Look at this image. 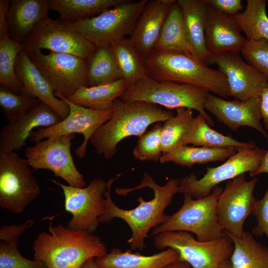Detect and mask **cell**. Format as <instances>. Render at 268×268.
I'll return each instance as SVG.
<instances>
[{
	"instance_id": "1",
	"label": "cell",
	"mask_w": 268,
	"mask_h": 268,
	"mask_svg": "<svg viewBox=\"0 0 268 268\" xmlns=\"http://www.w3.org/2000/svg\"><path fill=\"white\" fill-rule=\"evenodd\" d=\"M121 175V174H119L107 181V189L104 194V211L99 217V221L100 223H105L116 218L122 219L132 231V236L127 241L131 249L142 250L145 248L144 241L149 231L166 220L168 215L166 214L164 211L171 203L174 196L178 193L179 179L172 178L165 185L160 186L148 173L144 172L138 185L131 188H118L115 190V192L119 196L126 197L134 191L148 188L153 191V198L146 201L139 197L137 199L139 204L136 207L132 209H124L118 206L111 197L112 185Z\"/></svg>"
},
{
	"instance_id": "2",
	"label": "cell",
	"mask_w": 268,
	"mask_h": 268,
	"mask_svg": "<svg viewBox=\"0 0 268 268\" xmlns=\"http://www.w3.org/2000/svg\"><path fill=\"white\" fill-rule=\"evenodd\" d=\"M110 119L92 136L89 141L98 155L106 159L112 158L117 152V145L130 136L139 137L148 127L165 122L175 115L170 110L143 101L126 102L116 99L113 105Z\"/></svg>"
},
{
	"instance_id": "3",
	"label": "cell",
	"mask_w": 268,
	"mask_h": 268,
	"mask_svg": "<svg viewBox=\"0 0 268 268\" xmlns=\"http://www.w3.org/2000/svg\"><path fill=\"white\" fill-rule=\"evenodd\" d=\"M32 249L34 259L43 262L47 268H81L89 259L107 253L99 236L52 223L49 232L38 235Z\"/></svg>"
},
{
	"instance_id": "4",
	"label": "cell",
	"mask_w": 268,
	"mask_h": 268,
	"mask_svg": "<svg viewBox=\"0 0 268 268\" xmlns=\"http://www.w3.org/2000/svg\"><path fill=\"white\" fill-rule=\"evenodd\" d=\"M143 61L149 78L197 86L222 98L229 96L227 79L219 70L188 55L154 50Z\"/></svg>"
},
{
	"instance_id": "5",
	"label": "cell",
	"mask_w": 268,
	"mask_h": 268,
	"mask_svg": "<svg viewBox=\"0 0 268 268\" xmlns=\"http://www.w3.org/2000/svg\"><path fill=\"white\" fill-rule=\"evenodd\" d=\"M209 93L197 86L157 80L147 76L129 85L119 98L126 102L145 101L168 109L185 108L195 110L205 117L210 126L214 123L204 108Z\"/></svg>"
},
{
	"instance_id": "6",
	"label": "cell",
	"mask_w": 268,
	"mask_h": 268,
	"mask_svg": "<svg viewBox=\"0 0 268 268\" xmlns=\"http://www.w3.org/2000/svg\"><path fill=\"white\" fill-rule=\"evenodd\" d=\"M222 188L215 186L207 196L195 199L184 195L181 208L161 225L152 229L151 235L166 231H183L195 234L201 241H210L226 235L219 224L216 211Z\"/></svg>"
},
{
	"instance_id": "7",
	"label": "cell",
	"mask_w": 268,
	"mask_h": 268,
	"mask_svg": "<svg viewBox=\"0 0 268 268\" xmlns=\"http://www.w3.org/2000/svg\"><path fill=\"white\" fill-rule=\"evenodd\" d=\"M148 0H125L95 17L65 23L96 47L111 45L131 35Z\"/></svg>"
},
{
	"instance_id": "8",
	"label": "cell",
	"mask_w": 268,
	"mask_h": 268,
	"mask_svg": "<svg viewBox=\"0 0 268 268\" xmlns=\"http://www.w3.org/2000/svg\"><path fill=\"white\" fill-rule=\"evenodd\" d=\"M153 243L158 250L172 248L176 250L179 260L187 262L193 268H217L230 260L234 250L233 241L227 235L204 242L196 239L188 232L166 231L155 235Z\"/></svg>"
},
{
	"instance_id": "9",
	"label": "cell",
	"mask_w": 268,
	"mask_h": 268,
	"mask_svg": "<svg viewBox=\"0 0 268 268\" xmlns=\"http://www.w3.org/2000/svg\"><path fill=\"white\" fill-rule=\"evenodd\" d=\"M26 159L0 150V207L15 214L24 211L40 193Z\"/></svg>"
},
{
	"instance_id": "10",
	"label": "cell",
	"mask_w": 268,
	"mask_h": 268,
	"mask_svg": "<svg viewBox=\"0 0 268 268\" xmlns=\"http://www.w3.org/2000/svg\"><path fill=\"white\" fill-rule=\"evenodd\" d=\"M237 150L221 165L207 167L205 173L201 178L195 174L180 178L178 193L188 195L195 199L204 198L219 184L246 172L251 174L255 171L267 152L266 149L258 147Z\"/></svg>"
},
{
	"instance_id": "11",
	"label": "cell",
	"mask_w": 268,
	"mask_h": 268,
	"mask_svg": "<svg viewBox=\"0 0 268 268\" xmlns=\"http://www.w3.org/2000/svg\"><path fill=\"white\" fill-rule=\"evenodd\" d=\"M74 136L73 134L57 135L27 147L25 157L29 166L34 170H50L69 186L86 187L84 177L77 169L71 155V140Z\"/></svg>"
},
{
	"instance_id": "12",
	"label": "cell",
	"mask_w": 268,
	"mask_h": 268,
	"mask_svg": "<svg viewBox=\"0 0 268 268\" xmlns=\"http://www.w3.org/2000/svg\"><path fill=\"white\" fill-rule=\"evenodd\" d=\"M26 52L55 95L68 98L81 87L86 86V60L65 53L51 52L45 55L41 50Z\"/></svg>"
},
{
	"instance_id": "13",
	"label": "cell",
	"mask_w": 268,
	"mask_h": 268,
	"mask_svg": "<svg viewBox=\"0 0 268 268\" xmlns=\"http://www.w3.org/2000/svg\"><path fill=\"white\" fill-rule=\"evenodd\" d=\"M51 181L63 190L65 210L72 215L67 227L89 233L95 232L100 223L99 218L104 211L107 182L98 178L86 187L78 188L53 179Z\"/></svg>"
},
{
	"instance_id": "14",
	"label": "cell",
	"mask_w": 268,
	"mask_h": 268,
	"mask_svg": "<svg viewBox=\"0 0 268 268\" xmlns=\"http://www.w3.org/2000/svg\"><path fill=\"white\" fill-rule=\"evenodd\" d=\"M258 178L246 180L245 174L228 181L217 201L220 225L227 235L241 237L244 224L252 213L256 199L254 190Z\"/></svg>"
},
{
	"instance_id": "15",
	"label": "cell",
	"mask_w": 268,
	"mask_h": 268,
	"mask_svg": "<svg viewBox=\"0 0 268 268\" xmlns=\"http://www.w3.org/2000/svg\"><path fill=\"white\" fill-rule=\"evenodd\" d=\"M23 44L26 51L45 49L86 60L97 47L59 18L49 17L37 24Z\"/></svg>"
},
{
	"instance_id": "16",
	"label": "cell",
	"mask_w": 268,
	"mask_h": 268,
	"mask_svg": "<svg viewBox=\"0 0 268 268\" xmlns=\"http://www.w3.org/2000/svg\"><path fill=\"white\" fill-rule=\"evenodd\" d=\"M66 101L69 108L68 116L58 124L48 128H38L30 135L31 141L37 143L44 138L59 135L80 134L83 135V142L75 150L79 158L84 157L87 143L95 132L111 117L112 107L105 110H95L76 105L64 97L55 95Z\"/></svg>"
},
{
	"instance_id": "17",
	"label": "cell",
	"mask_w": 268,
	"mask_h": 268,
	"mask_svg": "<svg viewBox=\"0 0 268 268\" xmlns=\"http://www.w3.org/2000/svg\"><path fill=\"white\" fill-rule=\"evenodd\" d=\"M239 54L211 55L205 65L217 66L227 79L229 96L241 101L260 97L268 84V78L244 61Z\"/></svg>"
},
{
	"instance_id": "18",
	"label": "cell",
	"mask_w": 268,
	"mask_h": 268,
	"mask_svg": "<svg viewBox=\"0 0 268 268\" xmlns=\"http://www.w3.org/2000/svg\"><path fill=\"white\" fill-rule=\"evenodd\" d=\"M204 108L232 131H237L242 127H248L268 139L267 131L261 124L260 97L246 101L227 100L209 93Z\"/></svg>"
},
{
	"instance_id": "19",
	"label": "cell",
	"mask_w": 268,
	"mask_h": 268,
	"mask_svg": "<svg viewBox=\"0 0 268 268\" xmlns=\"http://www.w3.org/2000/svg\"><path fill=\"white\" fill-rule=\"evenodd\" d=\"M62 119L42 101L16 118L8 121L0 132V150L17 151L36 128H48Z\"/></svg>"
},
{
	"instance_id": "20",
	"label": "cell",
	"mask_w": 268,
	"mask_h": 268,
	"mask_svg": "<svg viewBox=\"0 0 268 268\" xmlns=\"http://www.w3.org/2000/svg\"><path fill=\"white\" fill-rule=\"evenodd\" d=\"M207 5L205 38L208 52L211 56L228 52L240 53L247 39L241 35L236 21L231 16L207 3Z\"/></svg>"
},
{
	"instance_id": "21",
	"label": "cell",
	"mask_w": 268,
	"mask_h": 268,
	"mask_svg": "<svg viewBox=\"0 0 268 268\" xmlns=\"http://www.w3.org/2000/svg\"><path fill=\"white\" fill-rule=\"evenodd\" d=\"M16 75L23 85L21 93L38 99L49 106L63 120L69 113L67 103L59 99L47 81L36 67L23 48L15 62Z\"/></svg>"
},
{
	"instance_id": "22",
	"label": "cell",
	"mask_w": 268,
	"mask_h": 268,
	"mask_svg": "<svg viewBox=\"0 0 268 268\" xmlns=\"http://www.w3.org/2000/svg\"><path fill=\"white\" fill-rule=\"evenodd\" d=\"M176 0H148L129 37L143 59L154 50L163 24Z\"/></svg>"
},
{
	"instance_id": "23",
	"label": "cell",
	"mask_w": 268,
	"mask_h": 268,
	"mask_svg": "<svg viewBox=\"0 0 268 268\" xmlns=\"http://www.w3.org/2000/svg\"><path fill=\"white\" fill-rule=\"evenodd\" d=\"M48 0H12L6 20L10 37L23 44L41 21L48 17Z\"/></svg>"
},
{
	"instance_id": "24",
	"label": "cell",
	"mask_w": 268,
	"mask_h": 268,
	"mask_svg": "<svg viewBox=\"0 0 268 268\" xmlns=\"http://www.w3.org/2000/svg\"><path fill=\"white\" fill-rule=\"evenodd\" d=\"M183 15L186 37L195 58L205 64L211 56L205 43L207 5L205 0H177Z\"/></svg>"
},
{
	"instance_id": "25",
	"label": "cell",
	"mask_w": 268,
	"mask_h": 268,
	"mask_svg": "<svg viewBox=\"0 0 268 268\" xmlns=\"http://www.w3.org/2000/svg\"><path fill=\"white\" fill-rule=\"evenodd\" d=\"M95 260L103 268H165L179 261V255L172 248L145 256L129 250L123 252L121 249L115 248Z\"/></svg>"
},
{
	"instance_id": "26",
	"label": "cell",
	"mask_w": 268,
	"mask_h": 268,
	"mask_svg": "<svg viewBox=\"0 0 268 268\" xmlns=\"http://www.w3.org/2000/svg\"><path fill=\"white\" fill-rule=\"evenodd\" d=\"M125 0H48L49 9L60 14L67 23H76L95 17Z\"/></svg>"
},
{
	"instance_id": "27",
	"label": "cell",
	"mask_w": 268,
	"mask_h": 268,
	"mask_svg": "<svg viewBox=\"0 0 268 268\" xmlns=\"http://www.w3.org/2000/svg\"><path fill=\"white\" fill-rule=\"evenodd\" d=\"M154 50L180 52L195 58L186 37L182 10L177 0L164 20Z\"/></svg>"
},
{
	"instance_id": "28",
	"label": "cell",
	"mask_w": 268,
	"mask_h": 268,
	"mask_svg": "<svg viewBox=\"0 0 268 268\" xmlns=\"http://www.w3.org/2000/svg\"><path fill=\"white\" fill-rule=\"evenodd\" d=\"M188 144L214 148L233 147L237 149L258 147L253 141H240L230 135H224L211 129L205 117L201 114L194 117L184 142V145Z\"/></svg>"
},
{
	"instance_id": "29",
	"label": "cell",
	"mask_w": 268,
	"mask_h": 268,
	"mask_svg": "<svg viewBox=\"0 0 268 268\" xmlns=\"http://www.w3.org/2000/svg\"><path fill=\"white\" fill-rule=\"evenodd\" d=\"M233 147L214 148L184 145L163 154L161 163L172 162L182 167L191 168L196 164L224 161L237 152Z\"/></svg>"
},
{
	"instance_id": "30",
	"label": "cell",
	"mask_w": 268,
	"mask_h": 268,
	"mask_svg": "<svg viewBox=\"0 0 268 268\" xmlns=\"http://www.w3.org/2000/svg\"><path fill=\"white\" fill-rule=\"evenodd\" d=\"M128 85L122 79L93 87L82 86L67 98L79 106L95 110L111 108L114 101L121 97Z\"/></svg>"
},
{
	"instance_id": "31",
	"label": "cell",
	"mask_w": 268,
	"mask_h": 268,
	"mask_svg": "<svg viewBox=\"0 0 268 268\" xmlns=\"http://www.w3.org/2000/svg\"><path fill=\"white\" fill-rule=\"evenodd\" d=\"M121 79L111 45L97 47L86 60V86L106 84Z\"/></svg>"
},
{
	"instance_id": "32",
	"label": "cell",
	"mask_w": 268,
	"mask_h": 268,
	"mask_svg": "<svg viewBox=\"0 0 268 268\" xmlns=\"http://www.w3.org/2000/svg\"><path fill=\"white\" fill-rule=\"evenodd\" d=\"M227 235L234 245L230 259L233 268H268V247L257 241L251 233L244 231L241 237Z\"/></svg>"
},
{
	"instance_id": "33",
	"label": "cell",
	"mask_w": 268,
	"mask_h": 268,
	"mask_svg": "<svg viewBox=\"0 0 268 268\" xmlns=\"http://www.w3.org/2000/svg\"><path fill=\"white\" fill-rule=\"evenodd\" d=\"M111 47L121 78L128 85L147 77L143 58L129 37Z\"/></svg>"
},
{
	"instance_id": "34",
	"label": "cell",
	"mask_w": 268,
	"mask_h": 268,
	"mask_svg": "<svg viewBox=\"0 0 268 268\" xmlns=\"http://www.w3.org/2000/svg\"><path fill=\"white\" fill-rule=\"evenodd\" d=\"M267 0H247L246 9L231 16L247 40L265 39L268 41Z\"/></svg>"
},
{
	"instance_id": "35",
	"label": "cell",
	"mask_w": 268,
	"mask_h": 268,
	"mask_svg": "<svg viewBox=\"0 0 268 268\" xmlns=\"http://www.w3.org/2000/svg\"><path fill=\"white\" fill-rule=\"evenodd\" d=\"M176 114L165 121L162 125L161 147L162 154L179 146H184L194 117L192 110L179 108Z\"/></svg>"
},
{
	"instance_id": "36",
	"label": "cell",
	"mask_w": 268,
	"mask_h": 268,
	"mask_svg": "<svg viewBox=\"0 0 268 268\" xmlns=\"http://www.w3.org/2000/svg\"><path fill=\"white\" fill-rule=\"evenodd\" d=\"M22 44L12 39L9 35L0 36V84L16 93H21L23 85L15 70V62Z\"/></svg>"
},
{
	"instance_id": "37",
	"label": "cell",
	"mask_w": 268,
	"mask_h": 268,
	"mask_svg": "<svg viewBox=\"0 0 268 268\" xmlns=\"http://www.w3.org/2000/svg\"><path fill=\"white\" fill-rule=\"evenodd\" d=\"M40 100L27 94L16 93L0 86V106L8 121L20 116L36 106Z\"/></svg>"
},
{
	"instance_id": "38",
	"label": "cell",
	"mask_w": 268,
	"mask_h": 268,
	"mask_svg": "<svg viewBox=\"0 0 268 268\" xmlns=\"http://www.w3.org/2000/svg\"><path fill=\"white\" fill-rule=\"evenodd\" d=\"M162 124L157 123L150 130L139 137L133 149L135 159L142 161H159L162 155L161 135Z\"/></svg>"
},
{
	"instance_id": "39",
	"label": "cell",
	"mask_w": 268,
	"mask_h": 268,
	"mask_svg": "<svg viewBox=\"0 0 268 268\" xmlns=\"http://www.w3.org/2000/svg\"><path fill=\"white\" fill-rule=\"evenodd\" d=\"M18 242L0 241V268H47L40 261L23 257L18 249Z\"/></svg>"
},
{
	"instance_id": "40",
	"label": "cell",
	"mask_w": 268,
	"mask_h": 268,
	"mask_svg": "<svg viewBox=\"0 0 268 268\" xmlns=\"http://www.w3.org/2000/svg\"><path fill=\"white\" fill-rule=\"evenodd\" d=\"M247 62L268 78V41L247 40L240 52Z\"/></svg>"
},
{
	"instance_id": "41",
	"label": "cell",
	"mask_w": 268,
	"mask_h": 268,
	"mask_svg": "<svg viewBox=\"0 0 268 268\" xmlns=\"http://www.w3.org/2000/svg\"><path fill=\"white\" fill-rule=\"evenodd\" d=\"M252 214L257 222L252 230L253 234L257 236L265 235L268 240V188L262 199H256Z\"/></svg>"
},
{
	"instance_id": "42",
	"label": "cell",
	"mask_w": 268,
	"mask_h": 268,
	"mask_svg": "<svg viewBox=\"0 0 268 268\" xmlns=\"http://www.w3.org/2000/svg\"><path fill=\"white\" fill-rule=\"evenodd\" d=\"M33 223L32 219H28L22 224L2 226L0 228V239L11 242H18L20 235Z\"/></svg>"
},
{
	"instance_id": "43",
	"label": "cell",
	"mask_w": 268,
	"mask_h": 268,
	"mask_svg": "<svg viewBox=\"0 0 268 268\" xmlns=\"http://www.w3.org/2000/svg\"><path fill=\"white\" fill-rule=\"evenodd\" d=\"M205 1L219 11L231 16L239 13L244 7L241 0H205Z\"/></svg>"
},
{
	"instance_id": "44",
	"label": "cell",
	"mask_w": 268,
	"mask_h": 268,
	"mask_svg": "<svg viewBox=\"0 0 268 268\" xmlns=\"http://www.w3.org/2000/svg\"><path fill=\"white\" fill-rule=\"evenodd\" d=\"M10 0H0V36L9 35L6 17Z\"/></svg>"
},
{
	"instance_id": "45",
	"label": "cell",
	"mask_w": 268,
	"mask_h": 268,
	"mask_svg": "<svg viewBox=\"0 0 268 268\" xmlns=\"http://www.w3.org/2000/svg\"><path fill=\"white\" fill-rule=\"evenodd\" d=\"M261 111L264 127L268 130V84L261 95Z\"/></svg>"
},
{
	"instance_id": "46",
	"label": "cell",
	"mask_w": 268,
	"mask_h": 268,
	"mask_svg": "<svg viewBox=\"0 0 268 268\" xmlns=\"http://www.w3.org/2000/svg\"><path fill=\"white\" fill-rule=\"evenodd\" d=\"M263 173H268V150H267V152L259 168L255 171L249 174L250 177H254Z\"/></svg>"
},
{
	"instance_id": "47",
	"label": "cell",
	"mask_w": 268,
	"mask_h": 268,
	"mask_svg": "<svg viewBox=\"0 0 268 268\" xmlns=\"http://www.w3.org/2000/svg\"><path fill=\"white\" fill-rule=\"evenodd\" d=\"M95 258H91L87 260L82 265L81 268H103L96 262Z\"/></svg>"
},
{
	"instance_id": "48",
	"label": "cell",
	"mask_w": 268,
	"mask_h": 268,
	"mask_svg": "<svg viewBox=\"0 0 268 268\" xmlns=\"http://www.w3.org/2000/svg\"><path fill=\"white\" fill-rule=\"evenodd\" d=\"M165 268H193L187 262L179 260L176 263L167 267Z\"/></svg>"
},
{
	"instance_id": "49",
	"label": "cell",
	"mask_w": 268,
	"mask_h": 268,
	"mask_svg": "<svg viewBox=\"0 0 268 268\" xmlns=\"http://www.w3.org/2000/svg\"><path fill=\"white\" fill-rule=\"evenodd\" d=\"M217 268H233L230 260L226 261L223 263Z\"/></svg>"
}]
</instances>
